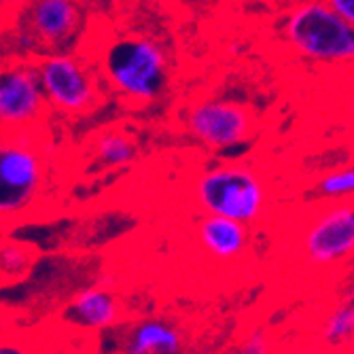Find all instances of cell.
I'll use <instances>...</instances> for the list:
<instances>
[{"label": "cell", "instance_id": "obj_1", "mask_svg": "<svg viewBox=\"0 0 354 354\" xmlns=\"http://www.w3.org/2000/svg\"><path fill=\"white\" fill-rule=\"evenodd\" d=\"M286 37L308 57L337 62L354 57V26L342 19L329 3L297 7L286 21Z\"/></svg>", "mask_w": 354, "mask_h": 354}, {"label": "cell", "instance_id": "obj_2", "mask_svg": "<svg viewBox=\"0 0 354 354\" xmlns=\"http://www.w3.org/2000/svg\"><path fill=\"white\" fill-rule=\"evenodd\" d=\"M106 75L127 98L153 100L166 85V57L149 39H123L106 53Z\"/></svg>", "mask_w": 354, "mask_h": 354}, {"label": "cell", "instance_id": "obj_3", "mask_svg": "<svg viewBox=\"0 0 354 354\" xmlns=\"http://www.w3.org/2000/svg\"><path fill=\"white\" fill-rule=\"evenodd\" d=\"M198 200L212 214L248 223L263 208V189L259 180L242 168H214L200 176Z\"/></svg>", "mask_w": 354, "mask_h": 354}, {"label": "cell", "instance_id": "obj_4", "mask_svg": "<svg viewBox=\"0 0 354 354\" xmlns=\"http://www.w3.org/2000/svg\"><path fill=\"white\" fill-rule=\"evenodd\" d=\"M39 79L45 91V98L62 109L81 113L87 111L95 95L91 79L85 68L71 55H49L39 64Z\"/></svg>", "mask_w": 354, "mask_h": 354}, {"label": "cell", "instance_id": "obj_5", "mask_svg": "<svg viewBox=\"0 0 354 354\" xmlns=\"http://www.w3.org/2000/svg\"><path fill=\"white\" fill-rule=\"evenodd\" d=\"M189 132L208 147L240 145L248 134V115L242 106L221 100L198 104L189 115Z\"/></svg>", "mask_w": 354, "mask_h": 354}, {"label": "cell", "instance_id": "obj_6", "mask_svg": "<svg viewBox=\"0 0 354 354\" xmlns=\"http://www.w3.org/2000/svg\"><path fill=\"white\" fill-rule=\"evenodd\" d=\"M39 180V157L28 147L5 145L0 151V210L15 212L26 206Z\"/></svg>", "mask_w": 354, "mask_h": 354}, {"label": "cell", "instance_id": "obj_7", "mask_svg": "<svg viewBox=\"0 0 354 354\" xmlns=\"http://www.w3.org/2000/svg\"><path fill=\"white\" fill-rule=\"evenodd\" d=\"M45 91L39 71L15 66L0 77V117L5 123H26L43 106Z\"/></svg>", "mask_w": 354, "mask_h": 354}, {"label": "cell", "instance_id": "obj_8", "mask_svg": "<svg viewBox=\"0 0 354 354\" xmlns=\"http://www.w3.org/2000/svg\"><path fill=\"white\" fill-rule=\"evenodd\" d=\"M312 261L331 263L354 252V210L335 208L320 218L306 238Z\"/></svg>", "mask_w": 354, "mask_h": 354}, {"label": "cell", "instance_id": "obj_9", "mask_svg": "<svg viewBox=\"0 0 354 354\" xmlns=\"http://www.w3.org/2000/svg\"><path fill=\"white\" fill-rule=\"evenodd\" d=\"M30 24L41 41L57 45L75 32L79 9L68 0H41L30 11Z\"/></svg>", "mask_w": 354, "mask_h": 354}, {"label": "cell", "instance_id": "obj_10", "mask_svg": "<svg viewBox=\"0 0 354 354\" xmlns=\"http://www.w3.org/2000/svg\"><path fill=\"white\" fill-rule=\"evenodd\" d=\"M200 240L214 257H234L246 244L244 225L223 216H206L200 225Z\"/></svg>", "mask_w": 354, "mask_h": 354}, {"label": "cell", "instance_id": "obj_11", "mask_svg": "<svg viewBox=\"0 0 354 354\" xmlns=\"http://www.w3.org/2000/svg\"><path fill=\"white\" fill-rule=\"evenodd\" d=\"M180 335L166 323L147 320L138 325L127 344V354H178Z\"/></svg>", "mask_w": 354, "mask_h": 354}, {"label": "cell", "instance_id": "obj_12", "mask_svg": "<svg viewBox=\"0 0 354 354\" xmlns=\"http://www.w3.org/2000/svg\"><path fill=\"white\" fill-rule=\"evenodd\" d=\"M73 312L83 325L91 329H104L111 327L117 320V304L115 299L100 291V288H89V291L79 293L73 299Z\"/></svg>", "mask_w": 354, "mask_h": 354}, {"label": "cell", "instance_id": "obj_13", "mask_svg": "<svg viewBox=\"0 0 354 354\" xmlns=\"http://www.w3.org/2000/svg\"><path fill=\"white\" fill-rule=\"evenodd\" d=\"M95 153H98L100 162H104L109 166H123V164H130L134 159L136 145L127 136L113 132V134H104L98 138Z\"/></svg>", "mask_w": 354, "mask_h": 354}, {"label": "cell", "instance_id": "obj_14", "mask_svg": "<svg viewBox=\"0 0 354 354\" xmlns=\"http://www.w3.org/2000/svg\"><path fill=\"white\" fill-rule=\"evenodd\" d=\"M352 335H354V306H342L327 318L323 337L331 344H337Z\"/></svg>", "mask_w": 354, "mask_h": 354}, {"label": "cell", "instance_id": "obj_15", "mask_svg": "<svg viewBox=\"0 0 354 354\" xmlns=\"http://www.w3.org/2000/svg\"><path fill=\"white\" fill-rule=\"evenodd\" d=\"M320 191H323L325 196H346V193H354V170L329 174L320 183Z\"/></svg>", "mask_w": 354, "mask_h": 354}, {"label": "cell", "instance_id": "obj_16", "mask_svg": "<svg viewBox=\"0 0 354 354\" xmlns=\"http://www.w3.org/2000/svg\"><path fill=\"white\" fill-rule=\"evenodd\" d=\"M240 354H268V342L261 333H254L248 337V342L242 346Z\"/></svg>", "mask_w": 354, "mask_h": 354}, {"label": "cell", "instance_id": "obj_17", "mask_svg": "<svg viewBox=\"0 0 354 354\" xmlns=\"http://www.w3.org/2000/svg\"><path fill=\"white\" fill-rule=\"evenodd\" d=\"M329 7L348 24L354 26V0H331Z\"/></svg>", "mask_w": 354, "mask_h": 354}, {"label": "cell", "instance_id": "obj_18", "mask_svg": "<svg viewBox=\"0 0 354 354\" xmlns=\"http://www.w3.org/2000/svg\"><path fill=\"white\" fill-rule=\"evenodd\" d=\"M0 354H26V352H21L17 348H3V350H0Z\"/></svg>", "mask_w": 354, "mask_h": 354}]
</instances>
